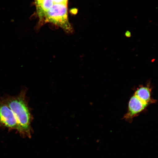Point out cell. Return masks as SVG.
Instances as JSON below:
<instances>
[{
  "label": "cell",
  "instance_id": "cell-1",
  "mask_svg": "<svg viewBox=\"0 0 158 158\" xmlns=\"http://www.w3.org/2000/svg\"><path fill=\"white\" fill-rule=\"evenodd\" d=\"M26 92L23 89L17 96L6 95L1 98L14 114L21 128L22 134L31 137L32 116L26 96Z\"/></svg>",
  "mask_w": 158,
  "mask_h": 158
},
{
  "label": "cell",
  "instance_id": "cell-2",
  "mask_svg": "<svg viewBox=\"0 0 158 158\" xmlns=\"http://www.w3.org/2000/svg\"><path fill=\"white\" fill-rule=\"evenodd\" d=\"M44 17L47 22L54 23L67 31L72 30L68 18L67 5L54 4L45 14Z\"/></svg>",
  "mask_w": 158,
  "mask_h": 158
},
{
  "label": "cell",
  "instance_id": "cell-3",
  "mask_svg": "<svg viewBox=\"0 0 158 158\" xmlns=\"http://www.w3.org/2000/svg\"><path fill=\"white\" fill-rule=\"evenodd\" d=\"M0 123L10 129L15 130L22 134V131L12 110L0 98Z\"/></svg>",
  "mask_w": 158,
  "mask_h": 158
},
{
  "label": "cell",
  "instance_id": "cell-4",
  "mask_svg": "<svg viewBox=\"0 0 158 158\" xmlns=\"http://www.w3.org/2000/svg\"><path fill=\"white\" fill-rule=\"evenodd\" d=\"M149 105L142 102L134 95L130 98L128 102L127 112L124 114L123 119L131 122L133 118L145 111Z\"/></svg>",
  "mask_w": 158,
  "mask_h": 158
},
{
  "label": "cell",
  "instance_id": "cell-5",
  "mask_svg": "<svg viewBox=\"0 0 158 158\" xmlns=\"http://www.w3.org/2000/svg\"><path fill=\"white\" fill-rule=\"evenodd\" d=\"M152 87L150 84L141 85L137 89L134 95L142 102L150 104L155 103V100L152 98Z\"/></svg>",
  "mask_w": 158,
  "mask_h": 158
},
{
  "label": "cell",
  "instance_id": "cell-6",
  "mask_svg": "<svg viewBox=\"0 0 158 158\" xmlns=\"http://www.w3.org/2000/svg\"><path fill=\"white\" fill-rule=\"evenodd\" d=\"M54 4L53 0H43L40 5L36 6L39 16L41 18L44 17L45 14L52 7Z\"/></svg>",
  "mask_w": 158,
  "mask_h": 158
},
{
  "label": "cell",
  "instance_id": "cell-7",
  "mask_svg": "<svg viewBox=\"0 0 158 158\" xmlns=\"http://www.w3.org/2000/svg\"><path fill=\"white\" fill-rule=\"evenodd\" d=\"M54 4H63L67 5L68 0H53Z\"/></svg>",
  "mask_w": 158,
  "mask_h": 158
},
{
  "label": "cell",
  "instance_id": "cell-8",
  "mask_svg": "<svg viewBox=\"0 0 158 158\" xmlns=\"http://www.w3.org/2000/svg\"><path fill=\"white\" fill-rule=\"evenodd\" d=\"M43 0H35V4H36V6L40 5L42 2Z\"/></svg>",
  "mask_w": 158,
  "mask_h": 158
},
{
  "label": "cell",
  "instance_id": "cell-9",
  "mask_svg": "<svg viewBox=\"0 0 158 158\" xmlns=\"http://www.w3.org/2000/svg\"><path fill=\"white\" fill-rule=\"evenodd\" d=\"M125 35L126 37H130L131 36V33L129 31H127L125 33Z\"/></svg>",
  "mask_w": 158,
  "mask_h": 158
}]
</instances>
